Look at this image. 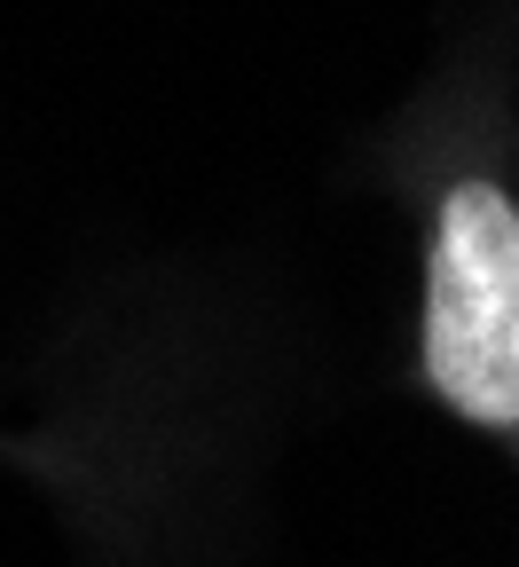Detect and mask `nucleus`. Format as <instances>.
<instances>
[{
  "mask_svg": "<svg viewBox=\"0 0 519 567\" xmlns=\"http://www.w3.org/2000/svg\"><path fill=\"white\" fill-rule=\"evenodd\" d=\"M417 354L465 425L519 434V197L496 174H465L433 205Z\"/></svg>",
  "mask_w": 519,
  "mask_h": 567,
  "instance_id": "nucleus-1",
  "label": "nucleus"
}]
</instances>
